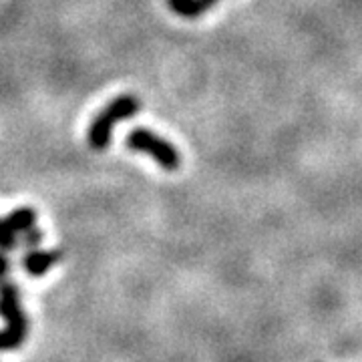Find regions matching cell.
<instances>
[{
	"label": "cell",
	"mask_w": 362,
	"mask_h": 362,
	"mask_svg": "<svg viewBox=\"0 0 362 362\" xmlns=\"http://www.w3.org/2000/svg\"><path fill=\"white\" fill-rule=\"evenodd\" d=\"M139 109H141V103L133 95H121V97L113 99L90 123L89 135H87L90 147L97 151L105 149L111 143V135H113L117 123L137 115Z\"/></svg>",
	"instance_id": "obj_1"
},
{
	"label": "cell",
	"mask_w": 362,
	"mask_h": 362,
	"mask_svg": "<svg viewBox=\"0 0 362 362\" xmlns=\"http://www.w3.org/2000/svg\"><path fill=\"white\" fill-rule=\"evenodd\" d=\"M125 145L129 147L131 151H137V153L156 159L165 171H177L181 168L180 151L171 143L165 141L163 137L156 135L153 131L141 129V127L133 129L129 133V137L125 139Z\"/></svg>",
	"instance_id": "obj_2"
},
{
	"label": "cell",
	"mask_w": 362,
	"mask_h": 362,
	"mask_svg": "<svg viewBox=\"0 0 362 362\" xmlns=\"http://www.w3.org/2000/svg\"><path fill=\"white\" fill-rule=\"evenodd\" d=\"M4 322L6 326L0 330V352L21 349V344L28 337V320H26L25 312L6 318Z\"/></svg>",
	"instance_id": "obj_3"
},
{
	"label": "cell",
	"mask_w": 362,
	"mask_h": 362,
	"mask_svg": "<svg viewBox=\"0 0 362 362\" xmlns=\"http://www.w3.org/2000/svg\"><path fill=\"white\" fill-rule=\"evenodd\" d=\"M63 259V252L61 250H47V252H40V250H28L26 256L23 258V268L26 274L30 276H42L51 270L52 266H57L59 262Z\"/></svg>",
	"instance_id": "obj_4"
},
{
	"label": "cell",
	"mask_w": 362,
	"mask_h": 362,
	"mask_svg": "<svg viewBox=\"0 0 362 362\" xmlns=\"http://www.w3.org/2000/svg\"><path fill=\"white\" fill-rule=\"evenodd\" d=\"M4 223L11 228V232L23 233L28 228L37 226V211L30 209V207H21V209H14L8 214V218L4 220Z\"/></svg>",
	"instance_id": "obj_5"
},
{
	"label": "cell",
	"mask_w": 362,
	"mask_h": 362,
	"mask_svg": "<svg viewBox=\"0 0 362 362\" xmlns=\"http://www.w3.org/2000/svg\"><path fill=\"white\" fill-rule=\"evenodd\" d=\"M168 4L173 13L180 14L183 18H195V16L209 11L204 4V0H168Z\"/></svg>",
	"instance_id": "obj_6"
},
{
	"label": "cell",
	"mask_w": 362,
	"mask_h": 362,
	"mask_svg": "<svg viewBox=\"0 0 362 362\" xmlns=\"http://www.w3.org/2000/svg\"><path fill=\"white\" fill-rule=\"evenodd\" d=\"M16 244H18L16 233L11 232V228L4 221H0V250L2 252H8V250H14Z\"/></svg>",
	"instance_id": "obj_7"
},
{
	"label": "cell",
	"mask_w": 362,
	"mask_h": 362,
	"mask_svg": "<svg viewBox=\"0 0 362 362\" xmlns=\"http://www.w3.org/2000/svg\"><path fill=\"white\" fill-rule=\"evenodd\" d=\"M21 235H23V244H25L28 250H35V247L39 246L40 242H42V232H40L37 226H33V228L25 230Z\"/></svg>",
	"instance_id": "obj_8"
},
{
	"label": "cell",
	"mask_w": 362,
	"mask_h": 362,
	"mask_svg": "<svg viewBox=\"0 0 362 362\" xmlns=\"http://www.w3.org/2000/svg\"><path fill=\"white\" fill-rule=\"evenodd\" d=\"M11 270V259L6 258V254L0 250V280H4V276Z\"/></svg>",
	"instance_id": "obj_9"
},
{
	"label": "cell",
	"mask_w": 362,
	"mask_h": 362,
	"mask_svg": "<svg viewBox=\"0 0 362 362\" xmlns=\"http://www.w3.org/2000/svg\"><path fill=\"white\" fill-rule=\"evenodd\" d=\"M216 2H218V0H204V4H206L207 8H211V6H214Z\"/></svg>",
	"instance_id": "obj_10"
}]
</instances>
